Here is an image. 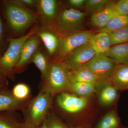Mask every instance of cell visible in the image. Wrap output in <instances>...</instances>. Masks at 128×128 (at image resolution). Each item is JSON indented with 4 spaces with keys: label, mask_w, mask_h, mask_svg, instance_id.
<instances>
[{
    "label": "cell",
    "mask_w": 128,
    "mask_h": 128,
    "mask_svg": "<svg viewBox=\"0 0 128 128\" xmlns=\"http://www.w3.org/2000/svg\"><path fill=\"white\" fill-rule=\"evenodd\" d=\"M0 2V6L10 37V35L23 32L39 21L37 12L23 5L18 0H6Z\"/></svg>",
    "instance_id": "obj_1"
},
{
    "label": "cell",
    "mask_w": 128,
    "mask_h": 128,
    "mask_svg": "<svg viewBox=\"0 0 128 128\" xmlns=\"http://www.w3.org/2000/svg\"><path fill=\"white\" fill-rule=\"evenodd\" d=\"M54 96L48 89L42 86L38 95L30 100L22 111L25 122L34 127L42 123L52 108Z\"/></svg>",
    "instance_id": "obj_2"
},
{
    "label": "cell",
    "mask_w": 128,
    "mask_h": 128,
    "mask_svg": "<svg viewBox=\"0 0 128 128\" xmlns=\"http://www.w3.org/2000/svg\"><path fill=\"white\" fill-rule=\"evenodd\" d=\"M39 28L38 25H35L25 35L18 38H10L7 49L0 57V72L6 77L12 80L15 79L14 70L20 60L24 44L29 38L36 34Z\"/></svg>",
    "instance_id": "obj_3"
},
{
    "label": "cell",
    "mask_w": 128,
    "mask_h": 128,
    "mask_svg": "<svg viewBox=\"0 0 128 128\" xmlns=\"http://www.w3.org/2000/svg\"><path fill=\"white\" fill-rule=\"evenodd\" d=\"M86 14L74 8L62 10L58 14L52 26V30L60 38L82 31Z\"/></svg>",
    "instance_id": "obj_4"
},
{
    "label": "cell",
    "mask_w": 128,
    "mask_h": 128,
    "mask_svg": "<svg viewBox=\"0 0 128 128\" xmlns=\"http://www.w3.org/2000/svg\"><path fill=\"white\" fill-rule=\"evenodd\" d=\"M71 69L63 61L50 60V65L48 78L43 86L54 95L67 91L70 82V72Z\"/></svg>",
    "instance_id": "obj_5"
},
{
    "label": "cell",
    "mask_w": 128,
    "mask_h": 128,
    "mask_svg": "<svg viewBox=\"0 0 128 128\" xmlns=\"http://www.w3.org/2000/svg\"><path fill=\"white\" fill-rule=\"evenodd\" d=\"M92 35L90 31L82 30L64 38L60 37L56 58L52 60L63 61L72 53L88 44Z\"/></svg>",
    "instance_id": "obj_6"
},
{
    "label": "cell",
    "mask_w": 128,
    "mask_h": 128,
    "mask_svg": "<svg viewBox=\"0 0 128 128\" xmlns=\"http://www.w3.org/2000/svg\"><path fill=\"white\" fill-rule=\"evenodd\" d=\"M116 63L104 54L96 55L82 67L91 72L99 81L110 82Z\"/></svg>",
    "instance_id": "obj_7"
},
{
    "label": "cell",
    "mask_w": 128,
    "mask_h": 128,
    "mask_svg": "<svg viewBox=\"0 0 128 128\" xmlns=\"http://www.w3.org/2000/svg\"><path fill=\"white\" fill-rule=\"evenodd\" d=\"M88 97L80 96L70 92H61L56 98L59 107L64 112L70 114H76L82 112L87 106Z\"/></svg>",
    "instance_id": "obj_8"
},
{
    "label": "cell",
    "mask_w": 128,
    "mask_h": 128,
    "mask_svg": "<svg viewBox=\"0 0 128 128\" xmlns=\"http://www.w3.org/2000/svg\"><path fill=\"white\" fill-rule=\"evenodd\" d=\"M58 2L55 0H36V7L41 28L50 29L58 15Z\"/></svg>",
    "instance_id": "obj_9"
},
{
    "label": "cell",
    "mask_w": 128,
    "mask_h": 128,
    "mask_svg": "<svg viewBox=\"0 0 128 128\" xmlns=\"http://www.w3.org/2000/svg\"><path fill=\"white\" fill-rule=\"evenodd\" d=\"M41 41L36 34L26 41L22 49L20 60L14 69V74L22 72L32 62L34 56L40 49Z\"/></svg>",
    "instance_id": "obj_10"
},
{
    "label": "cell",
    "mask_w": 128,
    "mask_h": 128,
    "mask_svg": "<svg viewBox=\"0 0 128 128\" xmlns=\"http://www.w3.org/2000/svg\"><path fill=\"white\" fill-rule=\"evenodd\" d=\"M96 53L89 43L68 56L63 60L71 70L82 68L92 59Z\"/></svg>",
    "instance_id": "obj_11"
},
{
    "label": "cell",
    "mask_w": 128,
    "mask_h": 128,
    "mask_svg": "<svg viewBox=\"0 0 128 128\" xmlns=\"http://www.w3.org/2000/svg\"><path fill=\"white\" fill-rule=\"evenodd\" d=\"M99 102L102 106H110L118 98L119 90L111 82L99 81L96 84Z\"/></svg>",
    "instance_id": "obj_12"
},
{
    "label": "cell",
    "mask_w": 128,
    "mask_h": 128,
    "mask_svg": "<svg viewBox=\"0 0 128 128\" xmlns=\"http://www.w3.org/2000/svg\"><path fill=\"white\" fill-rule=\"evenodd\" d=\"M31 99L20 100L16 98L12 92L0 89V112L18 110L22 111Z\"/></svg>",
    "instance_id": "obj_13"
},
{
    "label": "cell",
    "mask_w": 128,
    "mask_h": 128,
    "mask_svg": "<svg viewBox=\"0 0 128 128\" xmlns=\"http://www.w3.org/2000/svg\"><path fill=\"white\" fill-rule=\"evenodd\" d=\"M36 34L43 42L47 50L48 57L50 59L57 54L60 37L52 30L42 28H39Z\"/></svg>",
    "instance_id": "obj_14"
},
{
    "label": "cell",
    "mask_w": 128,
    "mask_h": 128,
    "mask_svg": "<svg viewBox=\"0 0 128 128\" xmlns=\"http://www.w3.org/2000/svg\"><path fill=\"white\" fill-rule=\"evenodd\" d=\"M114 2H109L107 6L102 11L91 15L90 22L92 25L96 27L102 28L116 16Z\"/></svg>",
    "instance_id": "obj_15"
},
{
    "label": "cell",
    "mask_w": 128,
    "mask_h": 128,
    "mask_svg": "<svg viewBox=\"0 0 128 128\" xmlns=\"http://www.w3.org/2000/svg\"><path fill=\"white\" fill-rule=\"evenodd\" d=\"M110 82L119 90H128V64H116L113 72Z\"/></svg>",
    "instance_id": "obj_16"
},
{
    "label": "cell",
    "mask_w": 128,
    "mask_h": 128,
    "mask_svg": "<svg viewBox=\"0 0 128 128\" xmlns=\"http://www.w3.org/2000/svg\"><path fill=\"white\" fill-rule=\"evenodd\" d=\"M89 43L95 51L96 55L105 54L112 47L108 34L104 32H99L97 34L92 35Z\"/></svg>",
    "instance_id": "obj_17"
},
{
    "label": "cell",
    "mask_w": 128,
    "mask_h": 128,
    "mask_svg": "<svg viewBox=\"0 0 128 128\" xmlns=\"http://www.w3.org/2000/svg\"><path fill=\"white\" fill-rule=\"evenodd\" d=\"M105 55L113 60L116 64H128V43L112 46Z\"/></svg>",
    "instance_id": "obj_18"
},
{
    "label": "cell",
    "mask_w": 128,
    "mask_h": 128,
    "mask_svg": "<svg viewBox=\"0 0 128 128\" xmlns=\"http://www.w3.org/2000/svg\"><path fill=\"white\" fill-rule=\"evenodd\" d=\"M70 83L84 82L96 85L99 82L91 72L83 67L71 70L70 72Z\"/></svg>",
    "instance_id": "obj_19"
},
{
    "label": "cell",
    "mask_w": 128,
    "mask_h": 128,
    "mask_svg": "<svg viewBox=\"0 0 128 128\" xmlns=\"http://www.w3.org/2000/svg\"><path fill=\"white\" fill-rule=\"evenodd\" d=\"M32 62L39 70L43 82H45L48 78L50 69V59L49 57L39 49L34 56Z\"/></svg>",
    "instance_id": "obj_20"
},
{
    "label": "cell",
    "mask_w": 128,
    "mask_h": 128,
    "mask_svg": "<svg viewBox=\"0 0 128 128\" xmlns=\"http://www.w3.org/2000/svg\"><path fill=\"white\" fill-rule=\"evenodd\" d=\"M67 91L80 96L88 97L96 91V85L84 82L70 83Z\"/></svg>",
    "instance_id": "obj_21"
},
{
    "label": "cell",
    "mask_w": 128,
    "mask_h": 128,
    "mask_svg": "<svg viewBox=\"0 0 128 128\" xmlns=\"http://www.w3.org/2000/svg\"><path fill=\"white\" fill-rule=\"evenodd\" d=\"M128 26V15H118L114 17L108 23L98 32L109 33L122 28Z\"/></svg>",
    "instance_id": "obj_22"
},
{
    "label": "cell",
    "mask_w": 128,
    "mask_h": 128,
    "mask_svg": "<svg viewBox=\"0 0 128 128\" xmlns=\"http://www.w3.org/2000/svg\"><path fill=\"white\" fill-rule=\"evenodd\" d=\"M120 122L114 110L108 112L100 120L96 128H119Z\"/></svg>",
    "instance_id": "obj_23"
},
{
    "label": "cell",
    "mask_w": 128,
    "mask_h": 128,
    "mask_svg": "<svg viewBox=\"0 0 128 128\" xmlns=\"http://www.w3.org/2000/svg\"><path fill=\"white\" fill-rule=\"evenodd\" d=\"M10 36L0 6V57L7 49Z\"/></svg>",
    "instance_id": "obj_24"
},
{
    "label": "cell",
    "mask_w": 128,
    "mask_h": 128,
    "mask_svg": "<svg viewBox=\"0 0 128 128\" xmlns=\"http://www.w3.org/2000/svg\"><path fill=\"white\" fill-rule=\"evenodd\" d=\"M112 46L128 43V26L108 33Z\"/></svg>",
    "instance_id": "obj_25"
},
{
    "label": "cell",
    "mask_w": 128,
    "mask_h": 128,
    "mask_svg": "<svg viewBox=\"0 0 128 128\" xmlns=\"http://www.w3.org/2000/svg\"><path fill=\"white\" fill-rule=\"evenodd\" d=\"M13 96L20 100H26L31 99L30 88L26 84L20 83L14 86L12 92Z\"/></svg>",
    "instance_id": "obj_26"
},
{
    "label": "cell",
    "mask_w": 128,
    "mask_h": 128,
    "mask_svg": "<svg viewBox=\"0 0 128 128\" xmlns=\"http://www.w3.org/2000/svg\"><path fill=\"white\" fill-rule=\"evenodd\" d=\"M109 2L108 0H87L85 6L86 12L92 15L103 10Z\"/></svg>",
    "instance_id": "obj_27"
},
{
    "label": "cell",
    "mask_w": 128,
    "mask_h": 128,
    "mask_svg": "<svg viewBox=\"0 0 128 128\" xmlns=\"http://www.w3.org/2000/svg\"><path fill=\"white\" fill-rule=\"evenodd\" d=\"M46 120L49 128H68L52 113L48 114Z\"/></svg>",
    "instance_id": "obj_28"
},
{
    "label": "cell",
    "mask_w": 128,
    "mask_h": 128,
    "mask_svg": "<svg viewBox=\"0 0 128 128\" xmlns=\"http://www.w3.org/2000/svg\"><path fill=\"white\" fill-rule=\"evenodd\" d=\"M114 9L116 16L128 15V0H120L114 2Z\"/></svg>",
    "instance_id": "obj_29"
},
{
    "label": "cell",
    "mask_w": 128,
    "mask_h": 128,
    "mask_svg": "<svg viewBox=\"0 0 128 128\" xmlns=\"http://www.w3.org/2000/svg\"><path fill=\"white\" fill-rule=\"evenodd\" d=\"M85 0H69L68 2L70 6L74 7H81L85 6Z\"/></svg>",
    "instance_id": "obj_30"
},
{
    "label": "cell",
    "mask_w": 128,
    "mask_h": 128,
    "mask_svg": "<svg viewBox=\"0 0 128 128\" xmlns=\"http://www.w3.org/2000/svg\"><path fill=\"white\" fill-rule=\"evenodd\" d=\"M18 1L28 7L36 6V0H18Z\"/></svg>",
    "instance_id": "obj_31"
},
{
    "label": "cell",
    "mask_w": 128,
    "mask_h": 128,
    "mask_svg": "<svg viewBox=\"0 0 128 128\" xmlns=\"http://www.w3.org/2000/svg\"><path fill=\"white\" fill-rule=\"evenodd\" d=\"M0 128H12L6 120L0 117Z\"/></svg>",
    "instance_id": "obj_32"
},
{
    "label": "cell",
    "mask_w": 128,
    "mask_h": 128,
    "mask_svg": "<svg viewBox=\"0 0 128 128\" xmlns=\"http://www.w3.org/2000/svg\"><path fill=\"white\" fill-rule=\"evenodd\" d=\"M6 76L0 72V88L6 84Z\"/></svg>",
    "instance_id": "obj_33"
},
{
    "label": "cell",
    "mask_w": 128,
    "mask_h": 128,
    "mask_svg": "<svg viewBox=\"0 0 128 128\" xmlns=\"http://www.w3.org/2000/svg\"><path fill=\"white\" fill-rule=\"evenodd\" d=\"M17 128H34V126H33L30 124L25 122L24 123L18 124L17 126Z\"/></svg>",
    "instance_id": "obj_34"
},
{
    "label": "cell",
    "mask_w": 128,
    "mask_h": 128,
    "mask_svg": "<svg viewBox=\"0 0 128 128\" xmlns=\"http://www.w3.org/2000/svg\"><path fill=\"white\" fill-rule=\"evenodd\" d=\"M34 128H49L48 127V124H47V122L46 120L44 121L42 123V125L39 127H34Z\"/></svg>",
    "instance_id": "obj_35"
},
{
    "label": "cell",
    "mask_w": 128,
    "mask_h": 128,
    "mask_svg": "<svg viewBox=\"0 0 128 128\" xmlns=\"http://www.w3.org/2000/svg\"></svg>",
    "instance_id": "obj_36"
}]
</instances>
